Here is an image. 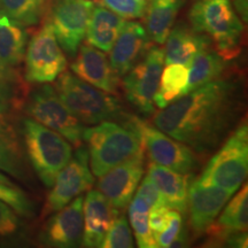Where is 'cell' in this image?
Instances as JSON below:
<instances>
[{
  "instance_id": "cell-8",
  "label": "cell",
  "mask_w": 248,
  "mask_h": 248,
  "mask_svg": "<svg viewBox=\"0 0 248 248\" xmlns=\"http://www.w3.org/2000/svg\"><path fill=\"white\" fill-rule=\"evenodd\" d=\"M26 79L33 84L54 82L67 68V58L47 21L31 37L24 54Z\"/></svg>"
},
{
  "instance_id": "cell-32",
  "label": "cell",
  "mask_w": 248,
  "mask_h": 248,
  "mask_svg": "<svg viewBox=\"0 0 248 248\" xmlns=\"http://www.w3.org/2000/svg\"><path fill=\"white\" fill-rule=\"evenodd\" d=\"M129 218L131 228L135 232L138 247L141 248H156L154 235L152 233L148 223V213H138L129 210Z\"/></svg>"
},
{
  "instance_id": "cell-20",
  "label": "cell",
  "mask_w": 248,
  "mask_h": 248,
  "mask_svg": "<svg viewBox=\"0 0 248 248\" xmlns=\"http://www.w3.org/2000/svg\"><path fill=\"white\" fill-rule=\"evenodd\" d=\"M164 43V63H178L188 67L194 55L209 45V38L195 32L192 28L178 24L172 27Z\"/></svg>"
},
{
  "instance_id": "cell-10",
  "label": "cell",
  "mask_w": 248,
  "mask_h": 248,
  "mask_svg": "<svg viewBox=\"0 0 248 248\" xmlns=\"http://www.w3.org/2000/svg\"><path fill=\"white\" fill-rule=\"evenodd\" d=\"M131 123L139 132L142 148L154 163L185 175L197 169V155L190 147L137 117H131Z\"/></svg>"
},
{
  "instance_id": "cell-31",
  "label": "cell",
  "mask_w": 248,
  "mask_h": 248,
  "mask_svg": "<svg viewBox=\"0 0 248 248\" xmlns=\"http://www.w3.org/2000/svg\"><path fill=\"white\" fill-rule=\"evenodd\" d=\"M99 5L120 15L124 20H136L145 16L147 0H99Z\"/></svg>"
},
{
  "instance_id": "cell-11",
  "label": "cell",
  "mask_w": 248,
  "mask_h": 248,
  "mask_svg": "<svg viewBox=\"0 0 248 248\" xmlns=\"http://www.w3.org/2000/svg\"><path fill=\"white\" fill-rule=\"evenodd\" d=\"M164 64V51L150 47L140 61L125 74L123 89L126 99L142 114L154 113V97L159 89L161 73Z\"/></svg>"
},
{
  "instance_id": "cell-30",
  "label": "cell",
  "mask_w": 248,
  "mask_h": 248,
  "mask_svg": "<svg viewBox=\"0 0 248 248\" xmlns=\"http://www.w3.org/2000/svg\"><path fill=\"white\" fill-rule=\"evenodd\" d=\"M133 239L131 229L124 216H117L110 228L108 229L104 240L102 248H131Z\"/></svg>"
},
{
  "instance_id": "cell-3",
  "label": "cell",
  "mask_w": 248,
  "mask_h": 248,
  "mask_svg": "<svg viewBox=\"0 0 248 248\" xmlns=\"http://www.w3.org/2000/svg\"><path fill=\"white\" fill-rule=\"evenodd\" d=\"M188 18L192 29L212 39L225 60L239 53L244 24L232 0H194Z\"/></svg>"
},
{
  "instance_id": "cell-17",
  "label": "cell",
  "mask_w": 248,
  "mask_h": 248,
  "mask_svg": "<svg viewBox=\"0 0 248 248\" xmlns=\"http://www.w3.org/2000/svg\"><path fill=\"white\" fill-rule=\"evenodd\" d=\"M150 37L146 29L138 22H125L119 37L110 49L109 63L116 75H125L131 68L141 60L150 46Z\"/></svg>"
},
{
  "instance_id": "cell-21",
  "label": "cell",
  "mask_w": 248,
  "mask_h": 248,
  "mask_svg": "<svg viewBox=\"0 0 248 248\" xmlns=\"http://www.w3.org/2000/svg\"><path fill=\"white\" fill-rule=\"evenodd\" d=\"M223 212L217 222H214L206 232L214 240L226 241L234 234L247 231L248 225V188L247 184L232 198L228 206L223 207Z\"/></svg>"
},
{
  "instance_id": "cell-39",
  "label": "cell",
  "mask_w": 248,
  "mask_h": 248,
  "mask_svg": "<svg viewBox=\"0 0 248 248\" xmlns=\"http://www.w3.org/2000/svg\"><path fill=\"white\" fill-rule=\"evenodd\" d=\"M9 75H11V69H7L0 63V78L1 79H7Z\"/></svg>"
},
{
  "instance_id": "cell-18",
  "label": "cell",
  "mask_w": 248,
  "mask_h": 248,
  "mask_svg": "<svg viewBox=\"0 0 248 248\" xmlns=\"http://www.w3.org/2000/svg\"><path fill=\"white\" fill-rule=\"evenodd\" d=\"M119 215V209H116L100 191H90L83 202V246L101 247L108 229Z\"/></svg>"
},
{
  "instance_id": "cell-4",
  "label": "cell",
  "mask_w": 248,
  "mask_h": 248,
  "mask_svg": "<svg viewBox=\"0 0 248 248\" xmlns=\"http://www.w3.org/2000/svg\"><path fill=\"white\" fill-rule=\"evenodd\" d=\"M26 151L43 184L51 187L58 173L69 162L73 147L66 138L32 119L23 121Z\"/></svg>"
},
{
  "instance_id": "cell-29",
  "label": "cell",
  "mask_w": 248,
  "mask_h": 248,
  "mask_svg": "<svg viewBox=\"0 0 248 248\" xmlns=\"http://www.w3.org/2000/svg\"><path fill=\"white\" fill-rule=\"evenodd\" d=\"M0 200L11 206L18 215L26 217L33 215L32 204L27 195L20 188L14 186L7 177L0 178Z\"/></svg>"
},
{
  "instance_id": "cell-1",
  "label": "cell",
  "mask_w": 248,
  "mask_h": 248,
  "mask_svg": "<svg viewBox=\"0 0 248 248\" xmlns=\"http://www.w3.org/2000/svg\"><path fill=\"white\" fill-rule=\"evenodd\" d=\"M238 86L217 78L182 95L154 116V125L198 153L219 145L237 115Z\"/></svg>"
},
{
  "instance_id": "cell-27",
  "label": "cell",
  "mask_w": 248,
  "mask_h": 248,
  "mask_svg": "<svg viewBox=\"0 0 248 248\" xmlns=\"http://www.w3.org/2000/svg\"><path fill=\"white\" fill-rule=\"evenodd\" d=\"M188 82V68L184 64H166L162 69L159 89L154 97V106L160 109L169 106L186 93Z\"/></svg>"
},
{
  "instance_id": "cell-40",
  "label": "cell",
  "mask_w": 248,
  "mask_h": 248,
  "mask_svg": "<svg viewBox=\"0 0 248 248\" xmlns=\"http://www.w3.org/2000/svg\"><path fill=\"white\" fill-rule=\"evenodd\" d=\"M0 178H6V176H4L1 172H0Z\"/></svg>"
},
{
  "instance_id": "cell-19",
  "label": "cell",
  "mask_w": 248,
  "mask_h": 248,
  "mask_svg": "<svg viewBox=\"0 0 248 248\" xmlns=\"http://www.w3.org/2000/svg\"><path fill=\"white\" fill-rule=\"evenodd\" d=\"M147 170V175L159 188L167 207L181 214L187 212L188 176L154 162L148 166Z\"/></svg>"
},
{
  "instance_id": "cell-14",
  "label": "cell",
  "mask_w": 248,
  "mask_h": 248,
  "mask_svg": "<svg viewBox=\"0 0 248 248\" xmlns=\"http://www.w3.org/2000/svg\"><path fill=\"white\" fill-rule=\"evenodd\" d=\"M232 195L231 192L224 188L202 184L198 179L188 185L187 209L190 213V225L195 233L199 234L208 230Z\"/></svg>"
},
{
  "instance_id": "cell-26",
  "label": "cell",
  "mask_w": 248,
  "mask_h": 248,
  "mask_svg": "<svg viewBox=\"0 0 248 248\" xmlns=\"http://www.w3.org/2000/svg\"><path fill=\"white\" fill-rule=\"evenodd\" d=\"M0 170L15 178H23L24 162L16 132L7 121L0 117Z\"/></svg>"
},
{
  "instance_id": "cell-16",
  "label": "cell",
  "mask_w": 248,
  "mask_h": 248,
  "mask_svg": "<svg viewBox=\"0 0 248 248\" xmlns=\"http://www.w3.org/2000/svg\"><path fill=\"white\" fill-rule=\"evenodd\" d=\"M71 71L101 91L110 94L117 91L119 76L111 68L106 54L89 43L80 44L75 60L71 63Z\"/></svg>"
},
{
  "instance_id": "cell-38",
  "label": "cell",
  "mask_w": 248,
  "mask_h": 248,
  "mask_svg": "<svg viewBox=\"0 0 248 248\" xmlns=\"http://www.w3.org/2000/svg\"><path fill=\"white\" fill-rule=\"evenodd\" d=\"M232 5L240 20L246 23L248 21V0H232Z\"/></svg>"
},
{
  "instance_id": "cell-7",
  "label": "cell",
  "mask_w": 248,
  "mask_h": 248,
  "mask_svg": "<svg viewBox=\"0 0 248 248\" xmlns=\"http://www.w3.org/2000/svg\"><path fill=\"white\" fill-rule=\"evenodd\" d=\"M27 113L30 119L47 126L78 147L83 141L84 126L73 115L54 88L43 85L32 92L27 104Z\"/></svg>"
},
{
  "instance_id": "cell-24",
  "label": "cell",
  "mask_w": 248,
  "mask_h": 248,
  "mask_svg": "<svg viewBox=\"0 0 248 248\" xmlns=\"http://www.w3.org/2000/svg\"><path fill=\"white\" fill-rule=\"evenodd\" d=\"M28 33L24 27L0 12V63L7 69L24 60Z\"/></svg>"
},
{
  "instance_id": "cell-37",
  "label": "cell",
  "mask_w": 248,
  "mask_h": 248,
  "mask_svg": "<svg viewBox=\"0 0 248 248\" xmlns=\"http://www.w3.org/2000/svg\"><path fill=\"white\" fill-rule=\"evenodd\" d=\"M11 106V92L5 79L0 78V116L7 113Z\"/></svg>"
},
{
  "instance_id": "cell-23",
  "label": "cell",
  "mask_w": 248,
  "mask_h": 248,
  "mask_svg": "<svg viewBox=\"0 0 248 248\" xmlns=\"http://www.w3.org/2000/svg\"><path fill=\"white\" fill-rule=\"evenodd\" d=\"M186 0H152L147 6L146 32L151 40L162 45L176 22Z\"/></svg>"
},
{
  "instance_id": "cell-25",
  "label": "cell",
  "mask_w": 248,
  "mask_h": 248,
  "mask_svg": "<svg viewBox=\"0 0 248 248\" xmlns=\"http://www.w3.org/2000/svg\"><path fill=\"white\" fill-rule=\"evenodd\" d=\"M188 67L186 93L219 78L225 71L226 60L221 54L204 47L194 55Z\"/></svg>"
},
{
  "instance_id": "cell-36",
  "label": "cell",
  "mask_w": 248,
  "mask_h": 248,
  "mask_svg": "<svg viewBox=\"0 0 248 248\" xmlns=\"http://www.w3.org/2000/svg\"><path fill=\"white\" fill-rule=\"evenodd\" d=\"M170 210L171 209L167 206L153 207V208H151L150 213H148V223H150V228L154 238L155 235L162 232L167 224H168Z\"/></svg>"
},
{
  "instance_id": "cell-28",
  "label": "cell",
  "mask_w": 248,
  "mask_h": 248,
  "mask_svg": "<svg viewBox=\"0 0 248 248\" xmlns=\"http://www.w3.org/2000/svg\"><path fill=\"white\" fill-rule=\"evenodd\" d=\"M51 0H0V12L22 27L38 24L47 9Z\"/></svg>"
},
{
  "instance_id": "cell-2",
  "label": "cell",
  "mask_w": 248,
  "mask_h": 248,
  "mask_svg": "<svg viewBox=\"0 0 248 248\" xmlns=\"http://www.w3.org/2000/svg\"><path fill=\"white\" fill-rule=\"evenodd\" d=\"M83 140L88 145L89 162L97 177L144 150L139 132L132 123L121 125L102 121L84 129Z\"/></svg>"
},
{
  "instance_id": "cell-22",
  "label": "cell",
  "mask_w": 248,
  "mask_h": 248,
  "mask_svg": "<svg viewBox=\"0 0 248 248\" xmlns=\"http://www.w3.org/2000/svg\"><path fill=\"white\" fill-rule=\"evenodd\" d=\"M126 21L106 7L97 6L90 17L86 40L102 52H109Z\"/></svg>"
},
{
  "instance_id": "cell-15",
  "label": "cell",
  "mask_w": 248,
  "mask_h": 248,
  "mask_svg": "<svg viewBox=\"0 0 248 248\" xmlns=\"http://www.w3.org/2000/svg\"><path fill=\"white\" fill-rule=\"evenodd\" d=\"M83 202L84 197L78 195L63 208L59 209L49 218L43 231V243L47 246L60 248L79 246L84 230Z\"/></svg>"
},
{
  "instance_id": "cell-9",
  "label": "cell",
  "mask_w": 248,
  "mask_h": 248,
  "mask_svg": "<svg viewBox=\"0 0 248 248\" xmlns=\"http://www.w3.org/2000/svg\"><path fill=\"white\" fill-rule=\"evenodd\" d=\"M94 4L91 0H53L47 9L46 21L62 51L75 57L85 38Z\"/></svg>"
},
{
  "instance_id": "cell-33",
  "label": "cell",
  "mask_w": 248,
  "mask_h": 248,
  "mask_svg": "<svg viewBox=\"0 0 248 248\" xmlns=\"http://www.w3.org/2000/svg\"><path fill=\"white\" fill-rule=\"evenodd\" d=\"M183 225V218L181 213L176 212V210H170V216L168 224L162 232L155 235V243L157 247L161 248H168L171 247L176 241L178 240L179 235H181Z\"/></svg>"
},
{
  "instance_id": "cell-13",
  "label": "cell",
  "mask_w": 248,
  "mask_h": 248,
  "mask_svg": "<svg viewBox=\"0 0 248 248\" xmlns=\"http://www.w3.org/2000/svg\"><path fill=\"white\" fill-rule=\"evenodd\" d=\"M144 175V150L100 176L98 188L116 209L129 206Z\"/></svg>"
},
{
  "instance_id": "cell-5",
  "label": "cell",
  "mask_w": 248,
  "mask_h": 248,
  "mask_svg": "<svg viewBox=\"0 0 248 248\" xmlns=\"http://www.w3.org/2000/svg\"><path fill=\"white\" fill-rule=\"evenodd\" d=\"M55 91L73 115L84 124H98L119 117L121 105L113 95L90 85L74 73L58 76Z\"/></svg>"
},
{
  "instance_id": "cell-6",
  "label": "cell",
  "mask_w": 248,
  "mask_h": 248,
  "mask_svg": "<svg viewBox=\"0 0 248 248\" xmlns=\"http://www.w3.org/2000/svg\"><path fill=\"white\" fill-rule=\"evenodd\" d=\"M247 170L248 126L244 123L210 159L198 181L218 186L234 194L246 179Z\"/></svg>"
},
{
  "instance_id": "cell-12",
  "label": "cell",
  "mask_w": 248,
  "mask_h": 248,
  "mask_svg": "<svg viewBox=\"0 0 248 248\" xmlns=\"http://www.w3.org/2000/svg\"><path fill=\"white\" fill-rule=\"evenodd\" d=\"M93 184L94 177L89 168L88 148L79 147L55 177L53 185L51 186L52 190L43 207L42 217L44 218L63 208L83 192L89 191Z\"/></svg>"
},
{
  "instance_id": "cell-35",
  "label": "cell",
  "mask_w": 248,
  "mask_h": 248,
  "mask_svg": "<svg viewBox=\"0 0 248 248\" xmlns=\"http://www.w3.org/2000/svg\"><path fill=\"white\" fill-rule=\"evenodd\" d=\"M136 194L146 201V203L151 208H153V207L167 206L166 202H164L162 194L160 193L159 188L156 187V185L154 184V182L152 181L148 175L145 176V178L142 179L141 184L139 185V188Z\"/></svg>"
},
{
  "instance_id": "cell-34",
  "label": "cell",
  "mask_w": 248,
  "mask_h": 248,
  "mask_svg": "<svg viewBox=\"0 0 248 248\" xmlns=\"http://www.w3.org/2000/svg\"><path fill=\"white\" fill-rule=\"evenodd\" d=\"M20 228L16 212L7 203L0 200V237L14 234Z\"/></svg>"
}]
</instances>
